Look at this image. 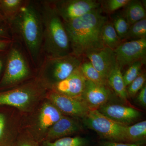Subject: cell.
Returning <instances> with one entry per match:
<instances>
[{
    "label": "cell",
    "instance_id": "2",
    "mask_svg": "<svg viewBox=\"0 0 146 146\" xmlns=\"http://www.w3.org/2000/svg\"><path fill=\"white\" fill-rule=\"evenodd\" d=\"M100 8L70 22L64 23L72 54L83 59L89 53L104 47L101 40L103 26L108 21Z\"/></svg>",
    "mask_w": 146,
    "mask_h": 146
},
{
    "label": "cell",
    "instance_id": "1",
    "mask_svg": "<svg viewBox=\"0 0 146 146\" xmlns=\"http://www.w3.org/2000/svg\"><path fill=\"white\" fill-rule=\"evenodd\" d=\"M12 39L18 38L23 44L35 67L42 62L44 28L39 5L27 1L19 13L8 24Z\"/></svg>",
    "mask_w": 146,
    "mask_h": 146
},
{
    "label": "cell",
    "instance_id": "3",
    "mask_svg": "<svg viewBox=\"0 0 146 146\" xmlns=\"http://www.w3.org/2000/svg\"><path fill=\"white\" fill-rule=\"evenodd\" d=\"M39 3L44 28L42 52L44 56L60 57L72 54L70 40L62 19L50 1Z\"/></svg>",
    "mask_w": 146,
    "mask_h": 146
},
{
    "label": "cell",
    "instance_id": "29",
    "mask_svg": "<svg viewBox=\"0 0 146 146\" xmlns=\"http://www.w3.org/2000/svg\"><path fill=\"white\" fill-rule=\"evenodd\" d=\"M7 119L4 112H0V146L10 145L12 143L7 138Z\"/></svg>",
    "mask_w": 146,
    "mask_h": 146
},
{
    "label": "cell",
    "instance_id": "31",
    "mask_svg": "<svg viewBox=\"0 0 146 146\" xmlns=\"http://www.w3.org/2000/svg\"><path fill=\"white\" fill-rule=\"evenodd\" d=\"M100 146H145L143 144L128 143L120 142L103 141L100 143Z\"/></svg>",
    "mask_w": 146,
    "mask_h": 146
},
{
    "label": "cell",
    "instance_id": "15",
    "mask_svg": "<svg viewBox=\"0 0 146 146\" xmlns=\"http://www.w3.org/2000/svg\"><path fill=\"white\" fill-rule=\"evenodd\" d=\"M63 116L50 102H46L41 106L35 121L36 129L40 134L45 136L49 129Z\"/></svg>",
    "mask_w": 146,
    "mask_h": 146
},
{
    "label": "cell",
    "instance_id": "35",
    "mask_svg": "<svg viewBox=\"0 0 146 146\" xmlns=\"http://www.w3.org/2000/svg\"><path fill=\"white\" fill-rule=\"evenodd\" d=\"M13 42L12 40L0 39V52L6 51L8 50Z\"/></svg>",
    "mask_w": 146,
    "mask_h": 146
},
{
    "label": "cell",
    "instance_id": "34",
    "mask_svg": "<svg viewBox=\"0 0 146 146\" xmlns=\"http://www.w3.org/2000/svg\"><path fill=\"white\" fill-rule=\"evenodd\" d=\"M7 54V50L0 52V80L4 71Z\"/></svg>",
    "mask_w": 146,
    "mask_h": 146
},
{
    "label": "cell",
    "instance_id": "26",
    "mask_svg": "<svg viewBox=\"0 0 146 146\" xmlns=\"http://www.w3.org/2000/svg\"><path fill=\"white\" fill-rule=\"evenodd\" d=\"M145 63L146 61L140 60L136 61L129 65L127 70L123 75L124 81L126 87L139 75L141 74L142 73L141 70L142 67Z\"/></svg>",
    "mask_w": 146,
    "mask_h": 146
},
{
    "label": "cell",
    "instance_id": "33",
    "mask_svg": "<svg viewBox=\"0 0 146 146\" xmlns=\"http://www.w3.org/2000/svg\"><path fill=\"white\" fill-rule=\"evenodd\" d=\"M0 39L12 40V36L8 27L0 26Z\"/></svg>",
    "mask_w": 146,
    "mask_h": 146
},
{
    "label": "cell",
    "instance_id": "30",
    "mask_svg": "<svg viewBox=\"0 0 146 146\" xmlns=\"http://www.w3.org/2000/svg\"><path fill=\"white\" fill-rule=\"evenodd\" d=\"M11 146H38V144L33 139L28 137H23L13 143Z\"/></svg>",
    "mask_w": 146,
    "mask_h": 146
},
{
    "label": "cell",
    "instance_id": "8",
    "mask_svg": "<svg viewBox=\"0 0 146 146\" xmlns=\"http://www.w3.org/2000/svg\"><path fill=\"white\" fill-rule=\"evenodd\" d=\"M64 23L70 22L100 8V1L95 0L50 1Z\"/></svg>",
    "mask_w": 146,
    "mask_h": 146
},
{
    "label": "cell",
    "instance_id": "36",
    "mask_svg": "<svg viewBox=\"0 0 146 146\" xmlns=\"http://www.w3.org/2000/svg\"><path fill=\"white\" fill-rule=\"evenodd\" d=\"M0 26H1L8 27V25L6 23L5 21L3 19V18H2L1 16H0Z\"/></svg>",
    "mask_w": 146,
    "mask_h": 146
},
{
    "label": "cell",
    "instance_id": "12",
    "mask_svg": "<svg viewBox=\"0 0 146 146\" xmlns=\"http://www.w3.org/2000/svg\"><path fill=\"white\" fill-rule=\"evenodd\" d=\"M87 58L106 81L117 65L114 50L104 47L89 53Z\"/></svg>",
    "mask_w": 146,
    "mask_h": 146
},
{
    "label": "cell",
    "instance_id": "7",
    "mask_svg": "<svg viewBox=\"0 0 146 146\" xmlns=\"http://www.w3.org/2000/svg\"><path fill=\"white\" fill-rule=\"evenodd\" d=\"M83 119L87 127L96 132L107 141L124 142V132L126 125L110 119L98 110H89Z\"/></svg>",
    "mask_w": 146,
    "mask_h": 146
},
{
    "label": "cell",
    "instance_id": "16",
    "mask_svg": "<svg viewBox=\"0 0 146 146\" xmlns=\"http://www.w3.org/2000/svg\"><path fill=\"white\" fill-rule=\"evenodd\" d=\"M80 126L75 120L70 117L63 116L51 127L45 136L44 141H53L78 131Z\"/></svg>",
    "mask_w": 146,
    "mask_h": 146
},
{
    "label": "cell",
    "instance_id": "20",
    "mask_svg": "<svg viewBox=\"0 0 146 146\" xmlns=\"http://www.w3.org/2000/svg\"><path fill=\"white\" fill-rule=\"evenodd\" d=\"M125 7V9L123 14L130 26L146 18L145 9L141 1L130 0Z\"/></svg>",
    "mask_w": 146,
    "mask_h": 146
},
{
    "label": "cell",
    "instance_id": "21",
    "mask_svg": "<svg viewBox=\"0 0 146 146\" xmlns=\"http://www.w3.org/2000/svg\"><path fill=\"white\" fill-rule=\"evenodd\" d=\"M101 40L104 47L115 50L123 42L118 36L112 22L108 21L102 27Z\"/></svg>",
    "mask_w": 146,
    "mask_h": 146
},
{
    "label": "cell",
    "instance_id": "37",
    "mask_svg": "<svg viewBox=\"0 0 146 146\" xmlns=\"http://www.w3.org/2000/svg\"><path fill=\"white\" fill-rule=\"evenodd\" d=\"M7 146H11V145H10Z\"/></svg>",
    "mask_w": 146,
    "mask_h": 146
},
{
    "label": "cell",
    "instance_id": "4",
    "mask_svg": "<svg viewBox=\"0 0 146 146\" xmlns=\"http://www.w3.org/2000/svg\"><path fill=\"white\" fill-rule=\"evenodd\" d=\"M30 63L17 41L13 40L7 50L4 71L0 80V91L16 86L29 78Z\"/></svg>",
    "mask_w": 146,
    "mask_h": 146
},
{
    "label": "cell",
    "instance_id": "19",
    "mask_svg": "<svg viewBox=\"0 0 146 146\" xmlns=\"http://www.w3.org/2000/svg\"><path fill=\"white\" fill-rule=\"evenodd\" d=\"M27 1L0 0V16L8 25L20 12Z\"/></svg>",
    "mask_w": 146,
    "mask_h": 146
},
{
    "label": "cell",
    "instance_id": "11",
    "mask_svg": "<svg viewBox=\"0 0 146 146\" xmlns=\"http://www.w3.org/2000/svg\"><path fill=\"white\" fill-rule=\"evenodd\" d=\"M111 94L108 84H97L86 80L81 100L90 110H98L106 104Z\"/></svg>",
    "mask_w": 146,
    "mask_h": 146
},
{
    "label": "cell",
    "instance_id": "23",
    "mask_svg": "<svg viewBox=\"0 0 146 146\" xmlns=\"http://www.w3.org/2000/svg\"><path fill=\"white\" fill-rule=\"evenodd\" d=\"M88 141L86 138L76 137H65L54 141H44V146H86Z\"/></svg>",
    "mask_w": 146,
    "mask_h": 146
},
{
    "label": "cell",
    "instance_id": "5",
    "mask_svg": "<svg viewBox=\"0 0 146 146\" xmlns=\"http://www.w3.org/2000/svg\"><path fill=\"white\" fill-rule=\"evenodd\" d=\"M82 60L72 54L60 57L44 56L39 66L37 78L46 88L50 89L79 68Z\"/></svg>",
    "mask_w": 146,
    "mask_h": 146
},
{
    "label": "cell",
    "instance_id": "6",
    "mask_svg": "<svg viewBox=\"0 0 146 146\" xmlns=\"http://www.w3.org/2000/svg\"><path fill=\"white\" fill-rule=\"evenodd\" d=\"M46 89L37 78L10 90L0 91V106H12L28 111Z\"/></svg>",
    "mask_w": 146,
    "mask_h": 146
},
{
    "label": "cell",
    "instance_id": "22",
    "mask_svg": "<svg viewBox=\"0 0 146 146\" xmlns=\"http://www.w3.org/2000/svg\"><path fill=\"white\" fill-rule=\"evenodd\" d=\"M79 69L86 80L97 84L107 85V81L102 77L88 59H82Z\"/></svg>",
    "mask_w": 146,
    "mask_h": 146
},
{
    "label": "cell",
    "instance_id": "9",
    "mask_svg": "<svg viewBox=\"0 0 146 146\" xmlns=\"http://www.w3.org/2000/svg\"><path fill=\"white\" fill-rule=\"evenodd\" d=\"M114 51L117 65L121 70L136 61H146V38L123 41Z\"/></svg>",
    "mask_w": 146,
    "mask_h": 146
},
{
    "label": "cell",
    "instance_id": "13",
    "mask_svg": "<svg viewBox=\"0 0 146 146\" xmlns=\"http://www.w3.org/2000/svg\"><path fill=\"white\" fill-rule=\"evenodd\" d=\"M86 81L79 68L68 77L56 84L50 89L62 95L82 100Z\"/></svg>",
    "mask_w": 146,
    "mask_h": 146
},
{
    "label": "cell",
    "instance_id": "25",
    "mask_svg": "<svg viewBox=\"0 0 146 146\" xmlns=\"http://www.w3.org/2000/svg\"><path fill=\"white\" fill-rule=\"evenodd\" d=\"M112 23L120 39L123 41L127 34L130 25L123 13H117L112 15Z\"/></svg>",
    "mask_w": 146,
    "mask_h": 146
},
{
    "label": "cell",
    "instance_id": "27",
    "mask_svg": "<svg viewBox=\"0 0 146 146\" xmlns=\"http://www.w3.org/2000/svg\"><path fill=\"white\" fill-rule=\"evenodd\" d=\"M130 0H105L100 1L103 12L112 14L122 7H125Z\"/></svg>",
    "mask_w": 146,
    "mask_h": 146
},
{
    "label": "cell",
    "instance_id": "10",
    "mask_svg": "<svg viewBox=\"0 0 146 146\" xmlns=\"http://www.w3.org/2000/svg\"><path fill=\"white\" fill-rule=\"evenodd\" d=\"M48 98L61 113L74 117H85L90 110L81 100L74 98L51 91Z\"/></svg>",
    "mask_w": 146,
    "mask_h": 146
},
{
    "label": "cell",
    "instance_id": "32",
    "mask_svg": "<svg viewBox=\"0 0 146 146\" xmlns=\"http://www.w3.org/2000/svg\"><path fill=\"white\" fill-rule=\"evenodd\" d=\"M137 101L141 106L145 107L146 106V84L140 91L137 97Z\"/></svg>",
    "mask_w": 146,
    "mask_h": 146
},
{
    "label": "cell",
    "instance_id": "18",
    "mask_svg": "<svg viewBox=\"0 0 146 146\" xmlns=\"http://www.w3.org/2000/svg\"><path fill=\"white\" fill-rule=\"evenodd\" d=\"M146 138V121L133 125H126L124 132V142L128 143L143 144Z\"/></svg>",
    "mask_w": 146,
    "mask_h": 146
},
{
    "label": "cell",
    "instance_id": "14",
    "mask_svg": "<svg viewBox=\"0 0 146 146\" xmlns=\"http://www.w3.org/2000/svg\"><path fill=\"white\" fill-rule=\"evenodd\" d=\"M99 110L102 114L114 121L128 125L141 117L138 110L133 108L119 104H105Z\"/></svg>",
    "mask_w": 146,
    "mask_h": 146
},
{
    "label": "cell",
    "instance_id": "17",
    "mask_svg": "<svg viewBox=\"0 0 146 146\" xmlns=\"http://www.w3.org/2000/svg\"><path fill=\"white\" fill-rule=\"evenodd\" d=\"M107 82L108 86L120 99L125 102L127 101V87L124 81L121 70L117 65L108 78Z\"/></svg>",
    "mask_w": 146,
    "mask_h": 146
},
{
    "label": "cell",
    "instance_id": "24",
    "mask_svg": "<svg viewBox=\"0 0 146 146\" xmlns=\"http://www.w3.org/2000/svg\"><path fill=\"white\" fill-rule=\"evenodd\" d=\"M146 38V18L138 21L129 27L123 41Z\"/></svg>",
    "mask_w": 146,
    "mask_h": 146
},
{
    "label": "cell",
    "instance_id": "28",
    "mask_svg": "<svg viewBox=\"0 0 146 146\" xmlns=\"http://www.w3.org/2000/svg\"><path fill=\"white\" fill-rule=\"evenodd\" d=\"M146 80L145 73H141V74L127 86V92L128 97L133 98L135 96L138 91L141 90L145 85Z\"/></svg>",
    "mask_w": 146,
    "mask_h": 146
}]
</instances>
